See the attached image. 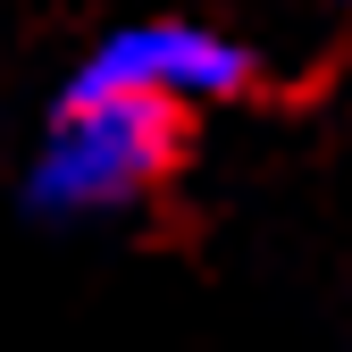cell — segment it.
<instances>
[{"instance_id": "6da1fadb", "label": "cell", "mask_w": 352, "mask_h": 352, "mask_svg": "<svg viewBox=\"0 0 352 352\" xmlns=\"http://www.w3.org/2000/svg\"><path fill=\"white\" fill-rule=\"evenodd\" d=\"M176 151H185V109H168L151 93H67L34 151L25 193L51 218L126 210L176 168Z\"/></svg>"}, {"instance_id": "7a4b0ae2", "label": "cell", "mask_w": 352, "mask_h": 352, "mask_svg": "<svg viewBox=\"0 0 352 352\" xmlns=\"http://www.w3.org/2000/svg\"><path fill=\"white\" fill-rule=\"evenodd\" d=\"M252 84H260V59L243 42H227L218 25H193V17H151V25L109 34L76 67L67 93H151L168 109H201V101L252 93Z\"/></svg>"}]
</instances>
